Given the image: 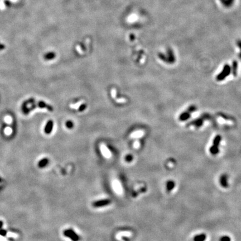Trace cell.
<instances>
[{"label": "cell", "instance_id": "18", "mask_svg": "<svg viewBox=\"0 0 241 241\" xmlns=\"http://www.w3.org/2000/svg\"><path fill=\"white\" fill-rule=\"evenodd\" d=\"M237 68H238V64L237 61H234L232 64V68L231 70L232 71V73L235 77H236L237 74Z\"/></svg>", "mask_w": 241, "mask_h": 241}, {"label": "cell", "instance_id": "19", "mask_svg": "<svg viewBox=\"0 0 241 241\" xmlns=\"http://www.w3.org/2000/svg\"><path fill=\"white\" fill-rule=\"evenodd\" d=\"M220 1L224 6L230 7L232 5L235 0H220Z\"/></svg>", "mask_w": 241, "mask_h": 241}, {"label": "cell", "instance_id": "8", "mask_svg": "<svg viewBox=\"0 0 241 241\" xmlns=\"http://www.w3.org/2000/svg\"><path fill=\"white\" fill-rule=\"evenodd\" d=\"M100 150L102 151V154L105 157L109 158L111 156V153L110 152V151L108 149V148L105 146L104 145L102 144L100 145Z\"/></svg>", "mask_w": 241, "mask_h": 241}, {"label": "cell", "instance_id": "24", "mask_svg": "<svg viewBox=\"0 0 241 241\" xmlns=\"http://www.w3.org/2000/svg\"><path fill=\"white\" fill-rule=\"evenodd\" d=\"M35 99H34V98H30V99H28V100L25 101V102L23 103H24V104H26V105H27L29 104H33V103H35Z\"/></svg>", "mask_w": 241, "mask_h": 241}, {"label": "cell", "instance_id": "26", "mask_svg": "<svg viewBox=\"0 0 241 241\" xmlns=\"http://www.w3.org/2000/svg\"><path fill=\"white\" fill-rule=\"evenodd\" d=\"M7 234V231L6 229H0V236H3V237H5L6 236Z\"/></svg>", "mask_w": 241, "mask_h": 241}, {"label": "cell", "instance_id": "2", "mask_svg": "<svg viewBox=\"0 0 241 241\" xmlns=\"http://www.w3.org/2000/svg\"><path fill=\"white\" fill-rule=\"evenodd\" d=\"M231 71V68L230 66L228 65V64L225 65L223 67V69L222 70V72L217 75V79L218 81H222V80L226 79V77H228L230 74Z\"/></svg>", "mask_w": 241, "mask_h": 241}, {"label": "cell", "instance_id": "1", "mask_svg": "<svg viewBox=\"0 0 241 241\" xmlns=\"http://www.w3.org/2000/svg\"><path fill=\"white\" fill-rule=\"evenodd\" d=\"M222 140V137L219 135H218L214 139V140L213 142L212 146L210 147L209 148V151L211 154L212 155H217L219 152V146L221 141Z\"/></svg>", "mask_w": 241, "mask_h": 241}, {"label": "cell", "instance_id": "3", "mask_svg": "<svg viewBox=\"0 0 241 241\" xmlns=\"http://www.w3.org/2000/svg\"><path fill=\"white\" fill-rule=\"evenodd\" d=\"M196 107L194 106V105H192V106L189 107V108L187 111H185L184 112H183L180 114L179 117V120L181 121H184L185 120H188L190 117V114L193 113Z\"/></svg>", "mask_w": 241, "mask_h": 241}, {"label": "cell", "instance_id": "23", "mask_svg": "<svg viewBox=\"0 0 241 241\" xmlns=\"http://www.w3.org/2000/svg\"><path fill=\"white\" fill-rule=\"evenodd\" d=\"M82 104V102H78L77 103H75V104H70V108H74V109H77V108H79V107L80 106V105Z\"/></svg>", "mask_w": 241, "mask_h": 241}, {"label": "cell", "instance_id": "15", "mask_svg": "<svg viewBox=\"0 0 241 241\" xmlns=\"http://www.w3.org/2000/svg\"><path fill=\"white\" fill-rule=\"evenodd\" d=\"M48 163H49V160H48V159H47V158H44V159L40 160L39 162H38V166L40 168H44V167L47 166Z\"/></svg>", "mask_w": 241, "mask_h": 241}, {"label": "cell", "instance_id": "6", "mask_svg": "<svg viewBox=\"0 0 241 241\" xmlns=\"http://www.w3.org/2000/svg\"><path fill=\"white\" fill-rule=\"evenodd\" d=\"M219 182H220V184H221V185L223 188L226 189V188H228L229 184H228V175H227L226 174H223L221 176V177H220Z\"/></svg>", "mask_w": 241, "mask_h": 241}, {"label": "cell", "instance_id": "14", "mask_svg": "<svg viewBox=\"0 0 241 241\" xmlns=\"http://www.w3.org/2000/svg\"><path fill=\"white\" fill-rule=\"evenodd\" d=\"M37 106L39 108H47L50 111H53V108L51 106H50L49 105H48L46 104L45 102H43V101H40L38 103Z\"/></svg>", "mask_w": 241, "mask_h": 241}, {"label": "cell", "instance_id": "33", "mask_svg": "<svg viewBox=\"0 0 241 241\" xmlns=\"http://www.w3.org/2000/svg\"><path fill=\"white\" fill-rule=\"evenodd\" d=\"M238 46L240 49V56L241 57V41H238Z\"/></svg>", "mask_w": 241, "mask_h": 241}, {"label": "cell", "instance_id": "22", "mask_svg": "<svg viewBox=\"0 0 241 241\" xmlns=\"http://www.w3.org/2000/svg\"><path fill=\"white\" fill-rule=\"evenodd\" d=\"M143 135V132H142V131H136V132H134V133H132V135H131V136L132 137H141V136H142Z\"/></svg>", "mask_w": 241, "mask_h": 241}, {"label": "cell", "instance_id": "11", "mask_svg": "<svg viewBox=\"0 0 241 241\" xmlns=\"http://www.w3.org/2000/svg\"><path fill=\"white\" fill-rule=\"evenodd\" d=\"M175 182L173 180H169L166 183V190L168 193H170L175 187Z\"/></svg>", "mask_w": 241, "mask_h": 241}, {"label": "cell", "instance_id": "32", "mask_svg": "<svg viewBox=\"0 0 241 241\" xmlns=\"http://www.w3.org/2000/svg\"><path fill=\"white\" fill-rule=\"evenodd\" d=\"M36 107H38L37 104H35V103H33V104H32L31 106L29 108L30 111H33V110H34V109L36 108Z\"/></svg>", "mask_w": 241, "mask_h": 241}, {"label": "cell", "instance_id": "5", "mask_svg": "<svg viewBox=\"0 0 241 241\" xmlns=\"http://www.w3.org/2000/svg\"><path fill=\"white\" fill-rule=\"evenodd\" d=\"M19 0H0V10H3L8 6L16 3Z\"/></svg>", "mask_w": 241, "mask_h": 241}, {"label": "cell", "instance_id": "17", "mask_svg": "<svg viewBox=\"0 0 241 241\" xmlns=\"http://www.w3.org/2000/svg\"><path fill=\"white\" fill-rule=\"evenodd\" d=\"M131 233L130 232H122L119 233L117 235V238L118 239H122L123 237H130L131 236Z\"/></svg>", "mask_w": 241, "mask_h": 241}, {"label": "cell", "instance_id": "16", "mask_svg": "<svg viewBox=\"0 0 241 241\" xmlns=\"http://www.w3.org/2000/svg\"><path fill=\"white\" fill-rule=\"evenodd\" d=\"M203 122H204V120L203 119L199 118V119H197L196 120H195L193 122H192L191 125L192 126H194L196 127H199L203 125Z\"/></svg>", "mask_w": 241, "mask_h": 241}, {"label": "cell", "instance_id": "36", "mask_svg": "<svg viewBox=\"0 0 241 241\" xmlns=\"http://www.w3.org/2000/svg\"><path fill=\"white\" fill-rule=\"evenodd\" d=\"M5 48V46L3 44H0V50H2L4 49Z\"/></svg>", "mask_w": 241, "mask_h": 241}, {"label": "cell", "instance_id": "27", "mask_svg": "<svg viewBox=\"0 0 241 241\" xmlns=\"http://www.w3.org/2000/svg\"><path fill=\"white\" fill-rule=\"evenodd\" d=\"M66 127L68 128H72L73 127V122L70 121H68L65 123Z\"/></svg>", "mask_w": 241, "mask_h": 241}, {"label": "cell", "instance_id": "28", "mask_svg": "<svg viewBox=\"0 0 241 241\" xmlns=\"http://www.w3.org/2000/svg\"><path fill=\"white\" fill-rule=\"evenodd\" d=\"M125 159L126 160V161L127 162H131L133 160V156L131 155H128L126 156V157L125 158Z\"/></svg>", "mask_w": 241, "mask_h": 241}, {"label": "cell", "instance_id": "12", "mask_svg": "<svg viewBox=\"0 0 241 241\" xmlns=\"http://www.w3.org/2000/svg\"><path fill=\"white\" fill-rule=\"evenodd\" d=\"M52 127H53V122L51 120L48 121L47 125L45 126L44 131L47 134H50L52 131Z\"/></svg>", "mask_w": 241, "mask_h": 241}, {"label": "cell", "instance_id": "38", "mask_svg": "<svg viewBox=\"0 0 241 241\" xmlns=\"http://www.w3.org/2000/svg\"><path fill=\"white\" fill-rule=\"evenodd\" d=\"M2 178L0 177V183H1L2 182Z\"/></svg>", "mask_w": 241, "mask_h": 241}, {"label": "cell", "instance_id": "10", "mask_svg": "<svg viewBox=\"0 0 241 241\" xmlns=\"http://www.w3.org/2000/svg\"><path fill=\"white\" fill-rule=\"evenodd\" d=\"M167 62H169V63H173L175 61V56H174L173 51L170 49H169L167 50Z\"/></svg>", "mask_w": 241, "mask_h": 241}, {"label": "cell", "instance_id": "35", "mask_svg": "<svg viewBox=\"0 0 241 241\" xmlns=\"http://www.w3.org/2000/svg\"><path fill=\"white\" fill-rule=\"evenodd\" d=\"M77 51H78L79 52V53L81 54V53H82V52H83L82 50H81V48H80L79 46H77Z\"/></svg>", "mask_w": 241, "mask_h": 241}, {"label": "cell", "instance_id": "21", "mask_svg": "<svg viewBox=\"0 0 241 241\" xmlns=\"http://www.w3.org/2000/svg\"><path fill=\"white\" fill-rule=\"evenodd\" d=\"M27 105H26V104H25L23 103L22 105V112H23V113H24L25 114H29V113L30 112V109L28 107H27Z\"/></svg>", "mask_w": 241, "mask_h": 241}, {"label": "cell", "instance_id": "30", "mask_svg": "<svg viewBox=\"0 0 241 241\" xmlns=\"http://www.w3.org/2000/svg\"><path fill=\"white\" fill-rule=\"evenodd\" d=\"M116 100L118 103H124L126 102L127 100H126L125 98H120V99H116Z\"/></svg>", "mask_w": 241, "mask_h": 241}, {"label": "cell", "instance_id": "29", "mask_svg": "<svg viewBox=\"0 0 241 241\" xmlns=\"http://www.w3.org/2000/svg\"><path fill=\"white\" fill-rule=\"evenodd\" d=\"M111 95L112 96V97L113 98H115L116 99V91L115 89H112L111 91Z\"/></svg>", "mask_w": 241, "mask_h": 241}, {"label": "cell", "instance_id": "25", "mask_svg": "<svg viewBox=\"0 0 241 241\" xmlns=\"http://www.w3.org/2000/svg\"><path fill=\"white\" fill-rule=\"evenodd\" d=\"M220 241H231V238L228 236H223L220 238Z\"/></svg>", "mask_w": 241, "mask_h": 241}, {"label": "cell", "instance_id": "20", "mask_svg": "<svg viewBox=\"0 0 241 241\" xmlns=\"http://www.w3.org/2000/svg\"><path fill=\"white\" fill-rule=\"evenodd\" d=\"M55 57V54L54 52H49L44 55V59L46 60H51Z\"/></svg>", "mask_w": 241, "mask_h": 241}, {"label": "cell", "instance_id": "37", "mask_svg": "<svg viewBox=\"0 0 241 241\" xmlns=\"http://www.w3.org/2000/svg\"><path fill=\"white\" fill-rule=\"evenodd\" d=\"M3 226V221H0V229L2 228V227Z\"/></svg>", "mask_w": 241, "mask_h": 241}, {"label": "cell", "instance_id": "31", "mask_svg": "<svg viewBox=\"0 0 241 241\" xmlns=\"http://www.w3.org/2000/svg\"><path fill=\"white\" fill-rule=\"evenodd\" d=\"M86 104H81L80 105V106L79 107V111L80 112H82L83 111H84V110L86 108Z\"/></svg>", "mask_w": 241, "mask_h": 241}, {"label": "cell", "instance_id": "4", "mask_svg": "<svg viewBox=\"0 0 241 241\" xmlns=\"http://www.w3.org/2000/svg\"><path fill=\"white\" fill-rule=\"evenodd\" d=\"M64 235L66 237L69 238L73 241H79L80 240L79 236L73 229H69L64 231Z\"/></svg>", "mask_w": 241, "mask_h": 241}, {"label": "cell", "instance_id": "34", "mask_svg": "<svg viewBox=\"0 0 241 241\" xmlns=\"http://www.w3.org/2000/svg\"><path fill=\"white\" fill-rule=\"evenodd\" d=\"M139 145H140V144H139V142H138V141L135 142V143L134 145V147H135V148H137V147H138L139 146Z\"/></svg>", "mask_w": 241, "mask_h": 241}, {"label": "cell", "instance_id": "13", "mask_svg": "<svg viewBox=\"0 0 241 241\" xmlns=\"http://www.w3.org/2000/svg\"><path fill=\"white\" fill-rule=\"evenodd\" d=\"M206 239V235L204 233L199 234L195 235L194 237V241H205Z\"/></svg>", "mask_w": 241, "mask_h": 241}, {"label": "cell", "instance_id": "9", "mask_svg": "<svg viewBox=\"0 0 241 241\" xmlns=\"http://www.w3.org/2000/svg\"><path fill=\"white\" fill-rule=\"evenodd\" d=\"M113 187L115 192L118 194L122 193V188L120 183L118 181H114L113 183Z\"/></svg>", "mask_w": 241, "mask_h": 241}, {"label": "cell", "instance_id": "7", "mask_svg": "<svg viewBox=\"0 0 241 241\" xmlns=\"http://www.w3.org/2000/svg\"><path fill=\"white\" fill-rule=\"evenodd\" d=\"M111 203V201L109 199H103V200H100L98 201H96L94 202L93 203V206L94 207L98 208V207H102L105 205H107Z\"/></svg>", "mask_w": 241, "mask_h": 241}]
</instances>
